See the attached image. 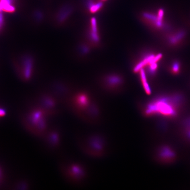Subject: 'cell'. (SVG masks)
<instances>
[{
  "label": "cell",
  "instance_id": "cell-1",
  "mask_svg": "<svg viewBox=\"0 0 190 190\" xmlns=\"http://www.w3.org/2000/svg\"><path fill=\"white\" fill-rule=\"evenodd\" d=\"M42 111L33 106L23 113L22 122L25 127L33 134L42 137L48 130L47 118Z\"/></svg>",
  "mask_w": 190,
  "mask_h": 190
},
{
  "label": "cell",
  "instance_id": "cell-2",
  "mask_svg": "<svg viewBox=\"0 0 190 190\" xmlns=\"http://www.w3.org/2000/svg\"><path fill=\"white\" fill-rule=\"evenodd\" d=\"M73 110L81 118L88 121L94 122L98 120L99 111L97 106L92 102L88 95L79 93L71 101Z\"/></svg>",
  "mask_w": 190,
  "mask_h": 190
},
{
  "label": "cell",
  "instance_id": "cell-12",
  "mask_svg": "<svg viewBox=\"0 0 190 190\" xmlns=\"http://www.w3.org/2000/svg\"><path fill=\"white\" fill-rule=\"evenodd\" d=\"M184 35L185 34L183 31L177 33L174 35V36L170 37L169 42L172 44H175L177 43H178L181 39H182Z\"/></svg>",
  "mask_w": 190,
  "mask_h": 190
},
{
  "label": "cell",
  "instance_id": "cell-9",
  "mask_svg": "<svg viewBox=\"0 0 190 190\" xmlns=\"http://www.w3.org/2000/svg\"><path fill=\"white\" fill-rule=\"evenodd\" d=\"M106 85L111 89H115L122 84V79L118 75H111L107 77L105 80Z\"/></svg>",
  "mask_w": 190,
  "mask_h": 190
},
{
  "label": "cell",
  "instance_id": "cell-13",
  "mask_svg": "<svg viewBox=\"0 0 190 190\" xmlns=\"http://www.w3.org/2000/svg\"><path fill=\"white\" fill-rule=\"evenodd\" d=\"M173 153L167 148H163L160 151L159 155L161 158H169L173 157Z\"/></svg>",
  "mask_w": 190,
  "mask_h": 190
},
{
  "label": "cell",
  "instance_id": "cell-14",
  "mask_svg": "<svg viewBox=\"0 0 190 190\" xmlns=\"http://www.w3.org/2000/svg\"><path fill=\"white\" fill-rule=\"evenodd\" d=\"M180 70V64L178 62H174L172 66V71L173 74H177Z\"/></svg>",
  "mask_w": 190,
  "mask_h": 190
},
{
  "label": "cell",
  "instance_id": "cell-3",
  "mask_svg": "<svg viewBox=\"0 0 190 190\" xmlns=\"http://www.w3.org/2000/svg\"><path fill=\"white\" fill-rule=\"evenodd\" d=\"M171 99L162 97L152 100L143 108L144 115L147 116L156 115L168 117L174 115L176 110Z\"/></svg>",
  "mask_w": 190,
  "mask_h": 190
},
{
  "label": "cell",
  "instance_id": "cell-11",
  "mask_svg": "<svg viewBox=\"0 0 190 190\" xmlns=\"http://www.w3.org/2000/svg\"><path fill=\"white\" fill-rule=\"evenodd\" d=\"M140 78L142 81V85L144 89L145 92L148 95H150L151 93V89L147 81V78H146V75L145 74V71L144 70L143 68L141 69L140 70Z\"/></svg>",
  "mask_w": 190,
  "mask_h": 190
},
{
  "label": "cell",
  "instance_id": "cell-5",
  "mask_svg": "<svg viewBox=\"0 0 190 190\" xmlns=\"http://www.w3.org/2000/svg\"><path fill=\"white\" fill-rule=\"evenodd\" d=\"M80 144L82 150L89 155L102 156L106 152V143L102 137L98 136L85 138L81 141Z\"/></svg>",
  "mask_w": 190,
  "mask_h": 190
},
{
  "label": "cell",
  "instance_id": "cell-16",
  "mask_svg": "<svg viewBox=\"0 0 190 190\" xmlns=\"http://www.w3.org/2000/svg\"><path fill=\"white\" fill-rule=\"evenodd\" d=\"M1 169H0V177H1Z\"/></svg>",
  "mask_w": 190,
  "mask_h": 190
},
{
  "label": "cell",
  "instance_id": "cell-7",
  "mask_svg": "<svg viewBox=\"0 0 190 190\" xmlns=\"http://www.w3.org/2000/svg\"><path fill=\"white\" fill-rule=\"evenodd\" d=\"M62 170L65 177L73 182H79L83 180L86 174L84 167L76 163L63 165Z\"/></svg>",
  "mask_w": 190,
  "mask_h": 190
},
{
  "label": "cell",
  "instance_id": "cell-4",
  "mask_svg": "<svg viewBox=\"0 0 190 190\" xmlns=\"http://www.w3.org/2000/svg\"><path fill=\"white\" fill-rule=\"evenodd\" d=\"M13 64L19 77L23 81H28L32 77L34 60L31 55L25 53L18 56L14 59Z\"/></svg>",
  "mask_w": 190,
  "mask_h": 190
},
{
  "label": "cell",
  "instance_id": "cell-6",
  "mask_svg": "<svg viewBox=\"0 0 190 190\" xmlns=\"http://www.w3.org/2000/svg\"><path fill=\"white\" fill-rule=\"evenodd\" d=\"M34 107L42 111L48 117L56 115L59 111L56 99L52 95H41L35 100Z\"/></svg>",
  "mask_w": 190,
  "mask_h": 190
},
{
  "label": "cell",
  "instance_id": "cell-15",
  "mask_svg": "<svg viewBox=\"0 0 190 190\" xmlns=\"http://www.w3.org/2000/svg\"><path fill=\"white\" fill-rule=\"evenodd\" d=\"M5 26V23H4V18L3 15L1 14H0V32L3 30Z\"/></svg>",
  "mask_w": 190,
  "mask_h": 190
},
{
  "label": "cell",
  "instance_id": "cell-8",
  "mask_svg": "<svg viewBox=\"0 0 190 190\" xmlns=\"http://www.w3.org/2000/svg\"><path fill=\"white\" fill-rule=\"evenodd\" d=\"M46 147L51 149H56L60 146L61 135L60 131L56 128L48 130L42 136Z\"/></svg>",
  "mask_w": 190,
  "mask_h": 190
},
{
  "label": "cell",
  "instance_id": "cell-10",
  "mask_svg": "<svg viewBox=\"0 0 190 190\" xmlns=\"http://www.w3.org/2000/svg\"><path fill=\"white\" fill-rule=\"evenodd\" d=\"M91 31L90 36L91 39L94 42H98L99 41V37L98 33L97 20L94 18H92L91 21Z\"/></svg>",
  "mask_w": 190,
  "mask_h": 190
}]
</instances>
